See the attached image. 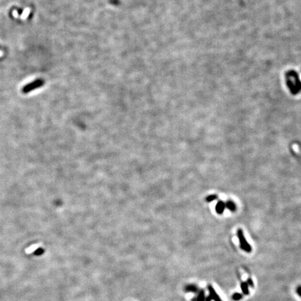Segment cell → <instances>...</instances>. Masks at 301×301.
Returning <instances> with one entry per match:
<instances>
[{
  "mask_svg": "<svg viewBox=\"0 0 301 301\" xmlns=\"http://www.w3.org/2000/svg\"><path fill=\"white\" fill-rule=\"evenodd\" d=\"M237 236L238 238H239V242H240V247L242 249V250L246 251V253H251L252 251V247L249 246V244L248 242V241H246V238H245L243 235V232L242 231L239 229L237 232Z\"/></svg>",
  "mask_w": 301,
  "mask_h": 301,
  "instance_id": "1",
  "label": "cell"
},
{
  "mask_svg": "<svg viewBox=\"0 0 301 301\" xmlns=\"http://www.w3.org/2000/svg\"><path fill=\"white\" fill-rule=\"evenodd\" d=\"M43 85V81L41 80H36L34 82H32L29 85H27V86L23 88V92L25 93H28L29 92H31L32 90L35 89L36 88L41 87V86Z\"/></svg>",
  "mask_w": 301,
  "mask_h": 301,
  "instance_id": "2",
  "label": "cell"
},
{
  "mask_svg": "<svg viewBox=\"0 0 301 301\" xmlns=\"http://www.w3.org/2000/svg\"><path fill=\"white\" fill-rule=\"evenodd\" d=\"M225 203L223 202V201L220 200L219 202L217 203L216 206V211L217 212V213L218 214H222L224 213V211L225 209Z\"/></svg>",
  "mask_w": 301,
  "mask_h": 301,
  "instance_id": "3",
  "label": "cell"
},
{
  "mask_svg": "<svg viewBox=\"0 0 301 301\" xmlns=\"http://www.w3.org/2000/svg\"><path fill=\"white\" fill-rule=\"evenodd\" d=\"M208 289H209V290L210 296H211V297L212 298V300H214L215 301H222L220 296H219L218 293L216 292V291H215V289H213V286L209 285L208 286Z\"/></svg>",
  "mask_w": 301,
  "mask_h": 301,
  "instance_id": "4",
  "label": "cell"
},
{
  "mask_svg": "<svg viewBox=\"0 0 301 301\" xmlns=\"http://www.w3.org/2000/svg\"><path fill=\"white\" fill-rule=\"evenodd\" d=\"M185 291H187V292H192V293H197L199 291V289L196 285L194 284H188L185 287Z\"/></svg>",
  "mask_w": 301,
  "mask_h": 301,
  "instance_id": "5",
  "label": "cell"
},
{
  "mask_svg": "<svg viewBox=\"0 0 301 301\" xmlns=\"http://www.w3.org/2000/svg\"><path fill=\"white\" fill-rule=\"evenodd\" d=\"M225 206L226 208H227L229 210H230L231 211H235L236 209V204L232 202V200H228V202L225 203Z\"/></svg>",
  "mask_w": 301,
  "mask_h": 301,
  "instance_id": "6",
  "label": "cell"
},
{
  "mask_svg": "<svg viewBox=\"0 0 301 301\" xmlns=\"http://www.w3.org/2000/svg\"><path fill=\"white\" fill-rule=\"evenodd\" d=\"M241 286V289H242V293H243L245 295L249 294L248 284V283H247V282H242Z\"/></svg>",
  "mask_w": 301,
  "mask_h": 301,
  "instance_id": "7",
  "label": "cell"
},
{
  "mask_svg": "<svg viewBox=\"0 0 301 301\" xmlns=\"http://www.w3.org/2000/svg\"><path fill=\"white\" fill-rule=\"evenodd\" d=\"M195 301H205V293L204 291H201L199 295H198L197 298H195V299H193V300Z\"/></svg>",
  "mask_w": 301,
  "mask_h": 301,
  "instance_id": "8",
  "label": "cell"
},
{
  "mask_svg": "<svg viewBox=\"0 0 301 301\" xmlns=\"http://www.w3.org/2000/svg\"><path fill=\"white\" fill-rule=\"evenodd\" d=\"M38 248V245H34V246H32L30 247V248H27L25 249V253H26V254H31L36 250Z\"/></svg>",
  "mask_w": 301,
  "mask_h": 301,
  "instance_id": "9",
  "label": "cell"
},
{
  "mask_svg": "<svg viewBox=\"0 0 301 301\" xmlns=\"http://www.w3.org/2000/svg\"><path fill=\"white\" fill-rule=\"evenodd\" d=\"M218 195H209V196H208V197L206 198V200L208 202H213V201H214L215 199H218Z\"/></svg>",
  "mask_w": 301,
  "mask_h": 301,
  "instance_id": "10",
  "label": "cell"
},
{
  "mask_svg": "<svg viewBox=\"0 0 301 301\" xmlns=\"http://www.w3.org/2000/svg\"><path fill=\"white\" fill-rule=\"evenodd\" d=\"M242 298V294H241V293H236L232 296V299L234 300H241Z\"/></svg>",
  "mask_w": 301,
  "mask_h": 301,
  "instance_id": "11",
  "label": "cell"
},
{
  "mask_svg": "<svg viewBox=\"0 0 301 301\" xmlns=\"http://www.w3.org/2000/svg\"><path fill=\"white\" fill-rule=\"evenodd\" d=\"M247 283H248V284H249V285H250L252 286H254L253 285V280H252V279L250 278L248 279V282H247Z\"/></svg>",
  "mask_w": 301,
  "mask_h": 301,
  "instance_id": "12",
  "label": "cell"
},
{
  "mask_svg": "<svg viewBox=\"0 0 301 301\" xmlns=\"http://www.w3.org/2000/svg\"><path fill=\"white\" fill-rule=\"evenodd\" d=\"M297 293H298V294L301 297V286H298V287L297 288Z\"/></svg>",
  "mask_w": 301,
  "mask_h": 301,
  "instance_id": "13",
  "label": "cell"
},
{
  "mask_svg": "<svg viewBox=\"0 0 301 301\" xmlns=\"http://www.w3.org/2000/svg\"><path fill=\"white\" fill-rule=\"evenodd\" d=\"M205 301H212V298L211 297V296H207V297L205 298Z\"/></svg>",
  "mask_w": 301,
  "mask_h": 301,
  "instance_id": "14",
  "label": "cell"
}]
</instances>
